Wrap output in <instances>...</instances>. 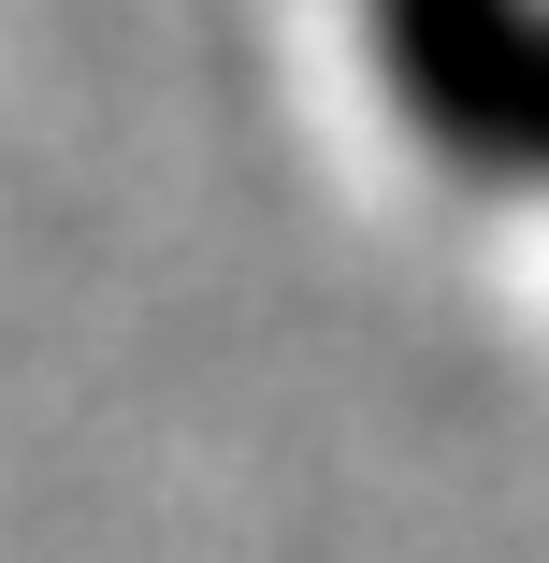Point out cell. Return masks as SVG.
I'll return each instance as SVG.
<instances>
[{"label": "cell", "mask_w": 549, "mask_h": 563, "mask_svg": "<svg viewBox=\"0 0 549 563\" xmlns=\"http://www.w3.org/2000/svg\"><path fill=\"white\" fill-rule=\"evenodd\" d=\"M376 44L405 117L449 159H492V174L549 159V0H376Z\"/></svg>", "instance_id": "cell-1"}]
</instances>
